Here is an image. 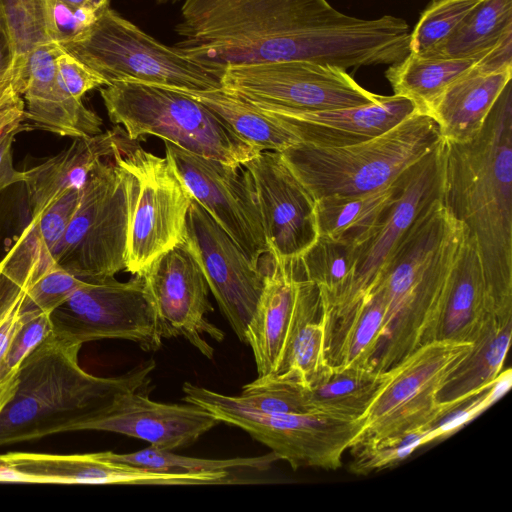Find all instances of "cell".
I'll return each instance as SVG.
<instances>
[{"label":"cell","mask_w":512,"mask_h":512,"mask_svg":"<svg viewBox=\"0 0 512 512\" xmlns=\"http://www.w3.org/2000/svg\"><path fill=\"white\" fill-rule=\"evenodd\" d=\"M442 201L474 240L499 313L512 318L511 82L475 137L444 141Z\"/></svg>","instance_id":"cell-1"},{"label":"cell","mask_w":512,"mask_h":512,"mask_svg":"<svg viewBox=\"0 0 512 512\" xmlns=\"http://www.w3.org/2000/svg\"><path fill=\"white\" fill-rule=\"evenodd\" d=\"M466 236L442 197L412 225L373 287L382 292L385 317L370 369L386 372L436 340Z\"/></svg>","instance_id":"cell-2"},{"label":"cell","mask_w":512,"mask_h":512,"mask_svg":"<svg viewBox=\"0 0 512 512\" xmlns=\"http://www.w3.org/2000/svg\"><path fill=\"white\" fill-rule=\"evenodd\" d=\"M81 347L52 330L26 356L16 392L0 414V446L79 431L118 393L149 383L154 361L120 376L99 377L79 365Z\"/></svg>","instance_id":"cell-3"},{"label":"cell","mask_w":512,"mask_h":512,"mask_svg":"<svg viewBox=\"0 0 512 512\" xmlns=\"http://www.w3.org/2000/svg\"><path fill=\"white\" fill-rule=\"evenodd\" d=\"M174 46L200 62L288 61L304 29L342 18L327 0H182Z\"/></svg>","instance_id":"cell-4"},{"label":"cell","mask_w":512,"mask_h":512,"mask_svg":"<svg viewBox=\"0 0 512 512\" xmlns=\"http://www.w3.org/2000/svg\"><path fill=\"white\" fill-rule=\"evenodd\" d=\"M437 124L415 111L386 132L342 147L298 142L280 154L314 200L369 192L395 181L440 142Z\"/></svg>","instance_id":"cell-5"},{"label":"cell","mask_w":512,"mask_h":512,"mask_svg":"<svg viewBox=\"0 0 512 512\" xmlns=\"http://www.w3.org/2000/svg\"><path fill=\"white\" fill-rule=\"evenodd\" d=\"M108 117L129 139L157 136L191 153L239 166L259 152L185 92L138 82L100 89Z\"/></svg>","instance_id":"cell-6"},{"label":"cell","mask_w":512,"mask_h":512,"mask_svg":"<svg viewBox=\"0 0 512 512\" xmlns=\"http://www.w3.org/2000/svg\"><path fill=\"white\" fill-rule=\"evenodd\" d=\"M59 46L94 70L107 85L138 82L183 92L221 89L224 68L159 42L110 7L84 33Z\"/></svg>","instance_id":"cell-7"},{"label":"cell","mask_w":512,"mask_h":512,"mask_svg":"<svg viewBox=\"0 0 512 512\" xmlns=\"http://www.w3.org/2000/svg\"><path fill=\"white\" fill-rule=\"evenodd\" d=\"M183 400L211 413L220 423L236 426L270 448L291 468L336 470L342 456L356 441L364 417L341 419L318 413H269L252 408L237 396L225 395L185 382Z\"/></svg>","instance_id":"cell-8"},{"label":"cell","mask_w":512,"mask_h":512,"mask_svg":"<svg viewBox=\"0 0 512 512\" xmlns=\"http://www.w3.org/2000/svg\"><path fill=\"white\" fill-rule=\"evenodd\" d=\"M130 177L114 157L100 161L53 251L58 266L87 281L126 270Z\"/></svg>","instance_id":"cell-9"},{"label":"cell","mask_w":512,"mask_h":512,"mask_svg":"<svg viewBox=\"0 0 512 512\" xmlns=\"http://www.w3.org/2000/svg\"><path fill=\"white\" fill-rule=\"evenodd\" d=\"M134 142L114 155L130 177L126 271L133 275L185 239L192 201L166 156L154 155Z\"/></svg>","instance_id":"cell-10"},{"label":"cell","mask_w":512,"mask_h":512,"mask_svg":"<svg viewBox=\"0 0 512 512\" xmlns=\"http://www.w3.org/2000/svg\"><path fill=\"white\" fill-rule=\"evenodd\" d=\"M472 346L468 342L434 340L392 368L391 378L364 415L363 429L352 447L429 426L463 403L439 402L437 396Z\"/></svg>","instance_id":"cell-11"},{"label":"cell","mask_w":512,"mask_h":512,"mask_svg":"<svg viewBox=\"0 0 512 512\" xmlns=\"http://www.w3.org/2000/svg\"><path fill=\"white\" fill-rule=\"evenodd\" d=\"M221 89L264 110L349 108L380 97L360 86L344 69L304 61L228 65Z\"/></svg>","instance_id":"cell-12"},{"label":"cell","mask_w":512,"mask_h":512,"mask_svg":"<svg viewBox=\"0 0 512 512\" xmlns=\"http://www.w3.org/2000/svg\"><path fill=\"white\" fill-rule=\"evenodd\" d=\"M50 318L53 332L82 345L122 339L155 352L162 344L156 310L140 274L127 282L115 277L87 281Z\"/></svg>","instance_id":"cell-13"},{"label":"cell","mask_w":512,"mask_h":512,"mask_svg":"<svg viewBox=\"0 0 512 512\" xmlns=\"http://www.w3.org/2000/svg\"><path fill=\"white\" fill-rule=\"evenodd\" d=\"M444 141L403 174L401 191L370 238L358 245L359 258L344 293L331 304L322 303V316L333 320L357 304L376 285L404 237L437 198L442 197Z\"/></svg>","instance_id":"cell-14"},{"label":"cell","mask_w":512,"mask_h":512,"mask_svg":"<svg viewBox=\"0 0 512 512\" xmlns=\"http://www.w3.org/2000/svg\"><path fill=\"white\" fill-rule=\"evenodd\" d=\"M164 143L166 158L192 198L259 267L268 246L245 168L191 153L168 141Z\"/></svg>","instance_id":"cell-15"},{"label":"cell","mask_w":512,"mask_h":512,"mask_svg":"<svg viewBox=\"0 0 512 512\" xmlns=\"http://www.w3.org/2000/svg\"><path fill=\"white\" fill-rule=\"evenodd\" d=\"M140 275L156 310L162 338L182 337L212 359L214 349L205 337L222 342L225 333L206 317L213 311L209 286L186 239L159 255Z\"/></svg>","instance_id":"cell-16"},{"label":"cell","mask_w":512,"mask_h":512,"mask_svg":"<svg viewBox=\"0 0 512 512\" xmlns=\"http://www.w3.org/2000/svg\"><path fill=\"white\" fill-rule=\"evenodd\" d=\"M192 248L222 314L241 342L255 313L264 277L242 249L193 198L185 224Z\"/></svg>","instance_id":"cell-17"},{"label":"cell","mask_w":512,"mask_h":512,"mask_svg":"<svg viewBox=\"0 0 512 512\" xmlns=\"http://www.w3.org/2000/svg\"><path fill=\"white\" fill-rule=\"evenodd\" d=\"M257 201L268 252L299 257L318 238L315 200L280 152L262 151L242 165Z\"/></svg>","instance_id":"cell-18"},{"label":"cell","mask_w":512,"mask_h":512,"mask_svg":"<svg viewBox=\"0 0 512 512\" xmlns=\"http://www.w3.org/2000/svg\"><path fill=\"white\" fill-rule=\"evenodd\" d=\"M141 392L140 389L118 393L79 431L122 434L172 451L191 445L220 423L199 406L160 403Z\"/></svg>","instance_id":"cell-19"},{"label":"cell","mask_w":512,"mask_h":512,"mask_svg":"<svg viewBox=\"0 0 512 512\" xmlns=\"http://www.w3.org/2000/svg\"><path fill=\"white\" fill-rule=\"evenodd\" d=\"M259 266L264 285L244 343L252 349L258 377H264L274 373L302 304L318 286L306 278L299 257L268 252Z\"/></svg>","instance_id":"cell-20"},{"label":"cell","mask_w":512,"mask_h":512,"mask_svg":"<svg viewBox=\"0 0 512 512\" xmlns=\"http://www.w3.org/2000/svg\"><path fill=\"white\" fill-rule=\"evenodd\" d=\"M260 110L293 133L299 142L317 147H342L371 139L417 111L409 99L394 94L380 95L373 103L349 108Z\"/></svg>","instance_id":"cell-21"},{"label":"cell","mask_w":512,"mask_h":512,"mask_svg":"<svg viewBox=\"0 0 512 512\" xmlns=\"http://www.w3.org/2000/svg\"><path fill=\"white\" fill-rule=\"evenodd\" d=\"M5 480L57 484L179 485L182 476L105 459L97 453L8 452L0 455Z\"/></svg>","instance_id":"cell-22"},{"label":"cell","mask_w":512,"mask_h":512,"mask_svg":"<svg viewBox=\"0 0 512 512\" xmlns=\"http://www.w3.org/2000/svg\"><path fill=\"white\" fill-rule=\"evenodd\" d=\"M61 50L58 44L50 43L37 47L30 55L22 90L25 119L59 136L97 135L103 132L102 119L58 81L56 57Z\"/></svg>","instance_id":"cell-23"},{"label":"cell","mask_w":512,"mask_h":512,"mask_svg":"<svg viewBox=\"0 0 512 512\" xmlns=\"http://www.w3.org/2000/svg\"><path fill=\"white\" fill-rule=\"evenodd\" d=\"M130 141L126 131L116 125L97 135L74 138L68 148L24 171L31 220L38 219L67 191L82 188L100 161L114 157Z\"/></svg>","instance_id":"cell-24"},{"label":"cell","mask_w":512,"mask_h":512,"mask_svg":"<svg viewBox=\"0 0 512 512\" xmlns=\"http://www.w3.org/2000/svg\"><path fill=\"white\" fill-rule=\"evenodd\" d=\"M512 322L502 316L488 289L481 258L468 235L454 268L436 340L474 344L493 328Z\"/></svg>","instance_id":"cell-25"},{"label":"cell","mask_w":512,"mask_h":512,"mask_svg":"<svg viewBox=\"0 0 512 512\" xmlns=\"http://www.w3.org/2000/svg\"><path fill=\"white\" fill-rule=\"evenodd\" d=\"M511 77L512 68L489 71L478 66L450 84L427 111L441 138L465 142L475 137Z\"/></svg>","instance_id":"cell-26"},{"label":"cell","mask_w":512,"mask_h":512,"mask_svg":"<svg viewBox=\"0 0 512 512\" xmlns=\"http://www.w3.org/2000/svg\"><path fill=\"white\" fill-rule=\"evenodd\" d=\"M81 197V188L67 191L38 219L31 220L0 261V269L31 287L56 265L53 251L61 240Z\"/></svg>","instance_id":"cell-27"},{"label":"cell","mask_w":512,"mask_h":512,"mask_svg":"<svg viewBox=\"0 0 512 512\" xmlns=\"http://www.w3.org/2000/svg\"><path fill=\"white\" fill-rule=\"evenodd\" d=\"M403 174L392 183L369 192L316 199L318 237L356 246L367 241L401 191Z\"/></svg>","instance_id":"cell-28"},{"label":"cell","mask_w":512,"mask_h":512,"mask_svg":"<svg viewBox=\"0 0 512 512\" xmlns=\"http://www.w3.org/2000/svg\"><path fill=\"white\" fill-rule=\"evenodd\" d=\"M393 370L377 372L367 367L328 365L305 388L309 413L341 419L364 417Z\"/></svg>","instance_id":"cell-29"},{"label":"cell","mask_w":512,"mask_h":512,"mask_svg":"<svg viewBox=\"0 0 512 512\" xmlns=\"http://www.w3.org/2000/svg\"><path fill=\"white\" fill-rule=\"evenodd\" d=\"M487 53L448 57L409 52L402 60L389 65L385 77L394 95L409 99L418 112L427 114L437 97L454 81L480 66Z\"/></svg>","instance_id":"cell-30"},{"label":"cell","mask_w":512,"mask_h":512,"mask_svg":"<svg viewBox=\"0 0 512 512\" xmlns=\"http://www.w3.org/2000/svg\"><path fill=\"white\" fill-rule=\"evenodd\" d=\"M512 334V322L493 328L475 342L438 392V401L461 403L494 384L501 374Z\"/></svg>","instance_id":"cell-31"},{"label":"cell","mask_w":512,"mask_h":512,"mask_svg":"<svg viewBox=\"0 0 512 512\" xmlns=\"http://www.w3.org/2000/svg\"><path fill=\"white\" fill-rule=\"evenodd\" d=\"M185 93L206 105L258 152H281L299 142L293 133L266 113L222 89Z\"/></svg>","instance_id":"cell-32"},{"label":"cell","mask_w":512,"mask_h":512,"mask_svg":"<svg viewBox=\"0 0 512 512\" xmlns=\"http://www.w3.org/2000/svg\"><path fill=\"white\" fill-rule=\"evenodd\" d=\"M512 34V0H481L439 47L425 55L474 57Z\"/></svg>","instance_id":"cell-33"},{"label":"cell","mask_w":512,"mask_h":512,"mask_svg":"<svg viewBox=\"0 0 512 512\" xmlns=\"http://www.w3.org/2000/svg\"><path fill=\"white\" fill-rule=\"evenodd\" d=\"M105 459L139 467L155 472L173 474H203L237 472H263L268 470L278 457L269 452L263 456L231 459H205L182 456L171 450L149 446L131 453H115L112 451L99 452Z\"/></svg>","instance_id":"cell-34"},{"label":"cell","mask_w":512,"mask_h":512,"mask_svg":"<svg viewBox=\"0 0 512 512\" xmlns=\"http://www.w3.org/2000/svg\"><path fill=\"white\" fill-rule=\"evenodd\" d=\"M358 247L318 237L300 256L304 274L318 286L322 303L331 304L347 289L357 266Z\"/></svg>","instance_id":"cell-35"},{"label":"cell","mask_w":512,"mask_h":512,"mask_svg":"<svg viewBox=\"0 0 512 512\" xmlns=\"http://www.w3.org/2000/svg\"><path fill=\"white\" fill-rule=\"evenodd\" d=\"M54 0H0L15 46L13 81L22 95L30 55L39 46L55 43L51 29Z\"/></svg>","instance_id":"cell-36"},{"label":"cell","mask_w":512,"mask_h":512,"mask_svg":"<svg viewBox=\"0 0 512 512\" xmlns=\"http://www.w3.org/2000/svg\"><path fill=\"white\" fill-rule=\"evenodd\" d=\"M480 1L431 0L410 32V52L428 54L435 50L451 36Z\"/></svg>","instance_id":"cell-37"},{"label":"cell","mask_w":512,"mask_h":512,"mask_svg":"<svg viewBox=\"0 0 512 512\" xmlns=\"http://www.w3.org/2000/svg\"><path fill=\"white\" fill-rule=\"evenodd\" d=\"M436 439L440 438L431 424L372 444L352 447L350 449L353 460L350 463V471L354 474L366 475L392 467L418 447Z\"/></svg>","instance_id":"cell-38"},{"label":"cell","mask_w":512,"mask_h":512,"mask_svg":"<svg viewBox=\"0 0 512 512\" xmlns=\"http://www.w3.org/2000/svg\"><path fill=\"white\" fill-rule=\"evenodd\" d=\"M85 282L87 280L56 264L27 289L21 305L23 320L42 314L51 315Z\"/></svg>","instance_id":"cell-39"},{"label":"cell","mask_w":512,"mask_h":512,"mask_svg":"<svg viewBox=\"0 0 512 512\" xmlns=\"http://www.w3.org/2000/svg\"><path fill=\"white\" fill-rule=\"evenodd\" d=\"M52 331L49 314L25 321L0 367V414L13 398L26 356Z\"/></svg>","instance_id":"cell-40"},{"label":"cell","mask_w":512,"mask_h":512,"mask_svg":"<svg viewBox=\"0 0 512 512\" xmlns=\"http://www.w3.org/2000/svg\"><path fill=\"white\" fill-rule=\"evenodd\" d=\"M27 287L0 269V367L25 321L21 305Z\"/></svg>","instance_id":"cell-41"},{"label":"cell","mask_w":512,"mask_h":512,"mask_svg":"<svg viewBox=\"0 0 512 512\" xmlns=\"http://www.w3.org/2000/svg\"><path fill=\"white\" fill-rule=\"evenodd\" d=\"M56 71L61 86L76 99L82 100L88 91L107 86L100 75L63 49L56 57Z\"/></svg>","instance_id":"cell-42"},{"label":"cell","mask_w":512,"mask_h":512,"mask_svg":"<svg viewBox=\"0 0 512 512\" xmlns=\"http://www.w3.org/2000/svg\"><path fill=\"white\" fill-rule=\"evenodd\" d=\"M25 119V103L13 76L0 83V142Z\"/></svg>","instance_id":"cell-43"},{"label":"cell","mask_w":512,"mask_h":512,"mask_svg":"<svg viewBox=\"0 0 512 512\" xmlns=\"http://www.w3.org/2000/svg\"><path fill=\"white\" fill-rule=\"evenodd\" d=\"M25 126L10 131L0 142V192L12 184L24 181V171H18L13 166L12 144L15 136L23 131Z\"/></svg>","instance_id":"cell-44"},{"label":"cell","mask_w":512,"mask_h":512,"mask_svg":"<svg viewBox=\"0 0 512 512\" xmlns=\"http://www.w3.org/2000/svg\"><path fill=\"white\" fill-rule=\"evenodd\" d=\"M15 46L0 2V83L13 76Z\"/></svg>","instance_id":"cell-45"},{"label":"cell","mask_w":512,"mask_h":512,"mask_svg":"<svg viewBox=\"0 0 512 512\" xmlns=\"http://www.w3.org/2000/svg\"><path fill=\"white\" fill-rule=\"evenodd\" d=\"M73 6L91 5L98 8H106L109 6V0H61Z\"/></svg>","instance_id":"cell-46"},{"label":"cell","mask_w":512,"mask_h":512,"mask_svg":"<svg viewBox=\"0 0 512 512\" xmlns=\"http://www.w3.org/2000/svg\"><path fill=\"white\" fill-rule=\"evenodd\" d=\"M182 0H156L157 3L159 4H164V3H177V2H181Z\"/></svg>","instance_id":"cell-47"}]
</instances>
